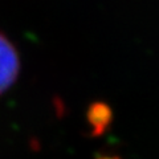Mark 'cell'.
Instances as JSON below:
<instances>
[{"label": "cell", "instance_id": "1", "mask_svg": "<svg viewBox=\"0 0 159 159\" xmlns=\"http://www.w3.org/2000/svg\"><path fill=\"white\" fill-rule=\"evenodd\" d=\"M21 61L15 44L0 32V96L7 93L17 81Z\"/></svg>", "mask_w": 159, "mask_h": 159}, {"label": "cell", "instance_id": "3", "mask_svg": "<svg viewBox=\"0 0 159 159\" xmlns=\"http://www.w3.org/2000/svg\"><path fill=\"white\" fill-rule=\"evenodd\" d=\"M96 159H121V158L117 157V155H99Z\"/></svg>", "mask_w": 159, "mask_h": 159}, {"label": "cell", "instance_id": "2", "mask_svg": "<svg viewBox=\"0 0 159 159\" xmlns=\"http://www.w3.org/2000/svg\"><path fill=\"white\" fill-rule=\"evenodd\" d=\"M88 123L92 127V135L99 137L107 130L113 119V111L105 102H93L86 111Z\"/></svg>", "mask_w": 159, "mask_h": 159}]
</instances>
